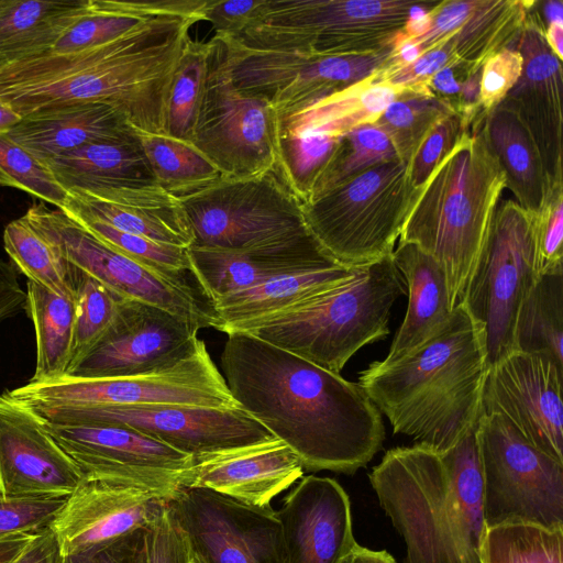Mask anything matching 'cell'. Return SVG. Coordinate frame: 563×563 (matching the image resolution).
Returning a JSON list of instances; mask_svg holds the SVG:
<instances>
[{"mask_svg":"<svg viewBox=\"0 0 563 563\" xmlns=\"http://www.w3.org/2000/svg\"><path fill=\"white\" fill-rule=\"evenodd\" d=\"M198 331L161 307L122 298L106 335L66 376L121 377L166 367L195 351Z\"/></svg>","mask_w":563,"mask_h":563,"instance_id":"cell-19","label":"cell"},{"mask_svg":"<svg viewBox=\"0 0 563 563\" xmlns=\"http://www.w3.org/2000/svg\"><path fill=\"white\" fill-rule=\"evenodd\" d=\"M369 482L402 537L405 563H481L485 531L476 427L450 450H388Z\"/></svg>","mask_w":563,"mask_h":563,"instance_id":"cell-4","label":"cell"},{"mask_svg":"<svg viewBox=\"0 0 563 563\" xmlns=\"http://www.w3.org/2000/svg\"><path fill=\"white\" fill-rule=\"evenodd\" d=\"M532 4L528 0H478L463 24L444 38L456 63L482 68L495 53L515 47Z\"/></svg>","mask_w":563,"mask_h":563,"instance_id":"cell-35","label":"cell"},{"mask_svg":"<svg viewBox=\"0 0 563 563\" xmlns=\"http://www.w3.org/2000/svg\"><path fill=\"white\" fill-rule=\"evenodd\" d=\"M222 62L241 90L265 98L277 117L299 110L372 75L393 48L372 55L321 56L249 47L214 34Z\"/></svg>","mask_w":563,"mask_h":563,"instance_id":"cell-14","label":"cell"},{"mask_svg":"<svg viewBox=\"0 0 563 563\" xmlns=\"http://www.w3.org/2000/svg\"><path fill=\"white\" fill-rule=\"evenodd\" d=\"M344 563H396L385 550H371L357 544Z\"/></svg>","mask_w":563,"mask_h":563,"instance_id":"cell-57","label":"cell"},{"mask_svg":"<svg viewBox=\"0 0 563 563\" xmlns=\"http://www.w3.org/2000/svg\"><path fill=\"white\" fill-rule=\"evenodd\" d=\"M189 563H201L200 560L192 553Z\"/></svg>","mask_w":563,"mask_h":563,"instance_id":"cell-61","label":"cell"},{"mask_svg":"<svg viewBox=\"0 0 563 563\" xmlns=\"http://www.w3.org/2000/svg\"><path fill=\"white\" fill-rule=\"evenodd\" d=\"M90 8V0H0V58L49 52Z\"/></svg>","mask_w":563,"mask_h":563,"instance_id":"cell-33","label":"cell"},{"mask_svg":"<svg viewBox=\"0 0 563 563\" xmlns=\"http://www.w3.org/2000/svg\"><path fill=\"white\" fill-rule=\"evenodd\" d=\"M44 163L66 191L157 185L135 131L131 136L90 143Z\"/></svg>","mask_w":563,"mask_h":563,"instance_id":"cell-31","label":"cell"},{"mask_svg":"<svg viewBox=\"0 0 563 563\" xmlns=\"http://www.w3.org/2000/svg\"><path fill=\"white\" fill-rule=\"evenodd\" d=\"M487 371L482 330L460 302L428 340L371 363L357 384L394 433L443 453L477 426Z\"/></svg>","mask_w":563,"mask_h":563,"instance_id":"cell-3","label":"cell"},{"mask_svg":"<svg viewBox=\"0 0 563 563\" xmlns=\"http://www.w3.org/2000/svg\"><path fill=\"white\" fill-rule=\"evenodd\" d=\"M74 277L76 291L75 333L67 374L77 367L106 335L117 317L122 299L76 267Z\"/></svg>","mask_w":563,"mask_h":563,"instance_id":"cell-44","label":"cell"},{"mask_svg":"<svg viewBox=\"0 0 563 563\" xmlns=\"http://www.w3.org/2000/svg\"><path fill=\"white\" fill-rule=\"evenodd\" d=\"M62 553L51 528L34 534L24 549L9 563H60Z\"/></svg>","mask_w":563,"mask_h":563,"instance_id":"cell-56","label":"cell"},{"mask_svg":"<svg viewBox=\"0 0 563 563\" xmlns=\"http://www.w3.org/2000/svg\"><path fill=\"white\" fill-rule=\"evenodd\" d=\"M547 44L554 55L562 62L563 58V21L553 20L543 26Z\"/></svg>","mask_w":563,"mask_h":563,"instance_id":"cell-58","label":"cell"},{"mask_svg":"<svg viewBox=\"0 0 563 563\" xmlns=\"http://www.w3.org/2000/svg\"><path fill=\"white\" fill-rule=\"evenodd\" d=\"M177 198L194 234L191 246L246 251L309 231L300 201L275 170L221 177Z\"/></svg>","mask_w":563,"mask_h":563,"instance_id":"cell-12","label":"cell"},{"mask_svg":"<svg viewBox=\"0 0 563 563\" xmlns=\"http://www.w3.org/2000/svg\"><path fill=\"white\" fill-rule=\"evenodd\" d=\"M60 210L153 241L190 247L194 234L177 197L158 185L96 191L70 190Z\"/></svg>","mask_w":563,"mask_h":563,"instance_id":"cell-27","label":"cell"},{"mask_svg":"<svg viewBox=\"0 0 563 563\" xmlns=\"http://www.w3.org/2000/svg\"><path fill=\"white\" fill-rule=\"evenodd\" d=\"M481 563H563V528L529 523L485 528Z\"/></svg>","mask_w":563,"mask_h":563,"instance_id":"cell-43","label":"cell"},{"mask_svg":"<svg viewBox=\"0 0 563 563\" xmlns=\"http://www.w3.org/2000/svg\"><path fill=\"white\" fill-rule=\"evenodd\" d=\"M563 367L514 351L488 367L482 415L507 418L534 446L563 463Z\"/></svg>","mask_w":563,"mask_h":563,"instance_id":"cell-20","label":"cell"},{"mask_svg":"<svg viewBox=\"0 0 563 563\" xmlns=\"http://www.w3.org/2000/svg\"><path fill=\"white\" fill-rule=\"evenodd\" d=\"M505 188V173L483 121H475L409 209L398 241L416 244L442 267L452 308L465 295Z\"/></svg>","mask_w":563,"mask_h":563,"instance_id":"cell-5","label":"cell"},{"mask_svg":"<svg viewBox=\"0 0 563 563\" xmlns=\"http://www.w3.org/2000/svg\"><path fill=\"white\" fill-rule=\"evenodd\" d=\"M514 346L563 367V273L540 275L531 287L517 312Z\"/></svg>","mask_w":563,"mask_h":563,"instance_id":"cell-37","label":"cell"},{"mask_svg":"<svg viewBox=\"0 0 563 563\" xmlns=\"http://www.w3.org/2000/svg\"><path fill=\"white\" fill-rule=\"evenodd\" d=\"M523 58L521 76L504 99L538 146L551 189L563 186L562 66L545 42L533 1L515 45Z\"/></svg>","mask_w":563,"mask_h":563,"instance_id":"cell-22","label":"cell"},{"mask_svg":"<svg viewBox=\"0 0 563 563\" xmlns=\"http://www.w3.org/2000/svg\"><path fill=\"white\" fill-rule=\"evenodd\" d=\"M26 311V291L22 288L15 267L0 258V322Z\"/></svg>","mask_w":563,"mask_h":563,"instance_id":"cell-55","label":"cell"},{"mask_svg":"<svg viewBox=\"0 0 563 563\" xmlns=\"http://www.w3.org/2000/svg\"><path fill=\"white\" fill-rule=\"evenodd\" d=\"M21 119L22 117L11 107L0 101V133H8L21 121Z\"/></svg>","mask_w":563,"mask_h":563,"instance_id":"cell-60","label":"cell"},{"mask_svg":"<svg viewBox=\"0 0 563 563\" xmlns=\"http://www.w3.org/2000/svg\"><path fill=\"white\" fill-rule=\"evenodd\" d=\"M124 114L103 103H71L30 113L5 133L42 162L84 145L131 136Z\"/></svg>","mask_w":563,"mask_h":563,"instance_id":"cell-28","label":"cell"},{"mask_svg":"<svg viewBox=\"0 0 563 563\" xmlns=\"http://www.w3.org/2000/svg\"><path fill=\"white\" fill-rule=\"evenodd\" d=\"M135 135L157 185L173 196L188 195L221 178L218 168L190 142L136 129Z\"/></svg>","mask_w":563,"mask_h":563,"instance_id":"cell-38","label":"cell"},{"mask_svg":"<svg viewBox=\"0 0 563 563\" xmlns=\"http://www.w3.org/2000/svg\"><path fill=\"white\" fill-rule=\"evenodd\" d=\"M277 121L275 109L265 98L233 84L216 43L189 142L218 168L221 177H253L276 172Z\"/></svg>","mask_w":563,"mask_h":563,"instance_id":"cell-15","label":"cell"},{"mask_svg":"<svg viewBox=\"0 0 563 563\" xmlns=\"http://www.w3.org/2000/svg\"><path fill=\"white\" fill-rule=\"evenodd\" d=\"M67 497H12L0 494V541L49 528Z\"/></svg>","mask_w":563,"mask_h":563,"instance_id":"cell-49","label":"cell"},{"mask_svg":"<svg viewBox=\"0 0 563 563\" xmlns=\"http://www.w3.org/2000/svg\"><path fill=\"white\" fill-rule=\"evenodd\" d=\"M30 411L54 422L128 426L194 460L276 439L240 406L135 405Z\"/></svg>","mask_w":563,"mask_h":563,"instance_id":"cell-17","label":"cell"},{"mask_svg":"<svg viewBox=\"0 0 563 563\" xmlns=\"http://www.w3.org/2000/svg\"><path fill=\"white\" fill-rule=\"evenodd\" d=\"M216 43L190 38L174 71L165 118V134L190 141L202 103Z\"/></svg>","mask_w":563,"mask_h":563,"instance_id":"cell-41","label":"cell"},{"mask_svg":"<svg viewBox=\"0 0 563 563\" xmlns=\"http://www.w3.org/2000/svg\"><path fill=\"white\" fill-rule=\"evenodd\" d=\"M404 286L389 254L354 266L346 278L318 295L233 332L249 333L340 374L360 349L389 333L390 310Z\"/></svg>","mask_w":563,"mask_h":563,"instance_id":"cell-6","label":"cell"},{"mask_svg":"<svg viewBox=\"0 0 563 563\" xmlns=\"http://www.w3.org/2000/svg\"><path fill=\"white\" fill-rule=\"evenodd\" d=\"M32 536H21L0 541V563L11 562L27 544Z\"/></svg>","mask_w":563,"mask_h":563,"instance_id":"cell-59","label":"cell"},{"mask_svg":"<svg viewBox=\"0 0 563 563\" xmlns=\"http://www.w3.org/2000/svg\"><path fill=\"white\" fill-rule=\"evenodd\" d=\"M465 131L468 130L463 126L456 113L450 114L434 126L406 164L408 184L416 192L424 186L433 170Z\"/></svg>","mask_w":563,"mask_h":563,"instance_id":"cell-50","label":"cell"},{"mask_svg":"<svg viewBox=\"0 0 563 563\" xmlns=\"http://www.w3.org/2000/svg\"><path fill=\"white\" fill-rule=\"evenodd\" d=\"M538 278L537 213L498 203L461 301L482 330L488 367L515 351L517 312Z\"/></svg>","mask_w":563,"mask_h":563,"instance_id":"cell-11","label":"cell"},{"mask_svg":"<svg viewBox=\"0 0 563 563\" xmlns=\"http://www.w3.org/2000/svg\"><path fill=\"white\" fill-rule=\"evenodd\" d=\"M192 551L176 522L168 500L141 529L132 563H189Z\"/></svg>","mask_w":563,"mask_h":563,"instance_id":"cell-48","label":"cell"},{"mask_svg":"<svg viewBox=\"0 0 563 563\" xmlns=\"http://www.w3.org/2000/svg\"><path fill=\"white\" fill-rule=\"evenodd\" d=\"M376 70L341 91L278 117L277 137L343 136L374 123L393 101L417 88L385 82Z\"/></svg>","mask_w":563,"mask_h":563,"instance_id":"cell-29","label":"cell"},{"mask_svg":"<svg viewBox=\"0 0 563 563\" xmlns=\"http://www.w3.org/2000/svg\"><path fill=\"white\" fill-rule=\"evenodd\" d=\"M3 394L29 410L135 405L239 407L202 340L192 353L156 371L104 378L64 376L29 382Z\"/></svg>","mask_w":563,"mask_h":563,"instance_id":"cell-10","label":"cell"},{"mask_svg":"<svg viewBox=\"0 0 563 563\" xmlns=\"http://www.w3.org/2000/svg\"><path fill=\"white\" fill-rule=\"evenodd\" d=\"M220 361L238 405L305 470L352 475L382 448V413L358 384L245 332L228 334Z\"/></svg>","mask_w":563,"mask_h":563,"instance_id":"cell-1","label":"cell"},{"mask_svg":"<svg viewBox=\"0 0 563 563\" xmlns=\"http://www.w3.org/2000/svg\"><path fill=\"white\" fill-rule=\"evenodd\" d=\"M3 246L11 264L46 290L71 300L76 298L75 267L63 260L24 216L9 222Z\"/></svg>","mask_w":563,"mask_h":563,"instance_id":"cell-40","label":"cell"},{"mask_svg":"<svg viewBox=\"0 0 563 563\" xmlns=\"http://www.w3.org/2000/svg\"><path fill=\"white\" fill-rule=\"evenodd\" d=\"M485 527L563 528V463L545 454L504 416L476 426Z\"/></svg>","mask_w":563,"mask_h":563,"instance_id":"cell-9","label":"cell"},{"mask_svg":"<svg viewBox=\"0 0 563 563\" xmlns=\"http://www.w3.org/2000/svg\"><path fill=\"white\" fill-rule=\"evenodd\" d=\"M439 2L264 0L243 32L232 37L261 49L321 56L372 55L394 48L397 35L411 18Z\"/></svg>","mask_w":563,"mask_h":563,"instance_id":"cell-7","label":"cell"},{"mask_svg":"<svg viewBox=\"0 0 563 563\" xmlns=\"http://www.w3.org/2000/svg\"><path fill=\"white\" fill-rule=\"evenodd\" d=\"M523 58L516 47L488 57L481 69L479 101L484 115L495 109L521 76Z\"/></svg>","mask_w":563,"mask_h":563,"instance_id":"cell-52","label":"cell"},{"mask_svg":"<svg viewBox=\"0 0 563 563\" xmlns=\"http://www.w3.org/2000/svg\"><path fill=\"white\" fill-rule=\"evenodd\" d=\"M452 113L427 86L417 87L393 101L374 124L388 137L397 158L407 164L434 126Z\"/></svg>","mask_w":563,"mask_h":563,"instance_id":"cell-42","label":"cell"},{"mask_svg":"<svg viewBox=\"0 0 563 563\" xmlns=\"http://www.w3.org/2000/svg\"><path fill=\"white\" fill-rule=\"evenodd\" d=\"M26 311L36 336V364L29 382L64 377L69 368L75 333V300L57 296L27 282Z\"/></svg>","mask_w":563,"mask_h":563,"instance_id":"cell-36","label":"cell"},{"mask_svg":"<svg viewBox=\"0 0 563 563\" xmlns=\"http://www.w3.org/2000/svg\"><path fill=\"white\" fill-rule=\"evenodd\" d=\"M394 159L398 158L393 145L379 128L374 123L355 128L340 136L334 157L311 200L376 165Z\"/></svg>","mask_w":563,"mask_h":563,"instance_id":"cell-45","label":"cell"},{"mask_svg":"<svg viewBox=\"0 0 563 563\" xmlns=\"http://www.w3.org/2000/svg\"><path fill=\"white\" fill-rule=\"evenodd\" d=\"M36 418L78 466L84 479L132 485L170 500L183 488L194 462L191 456L128 426Z\"/></svg>","mask_w":563,"mask_h":563,"instance_id":"cell-16","label":"cell"},{"mask_svg":"<svg viewBox=\"0 0 563 563\" xmlns=\"http://www.w3.org/2000/svg\"><path fill=\"white\" fill-rule=\"evenodd\" d=\"M563 186L551 190L537 212V265L540 275L563 273Z\"/></svg>","mask_w":563,"mask_h":563,"instance_id":"cell-51","label":"cell"},{"mask_svg":"<svg viewBox=\"0 0 563 563\" xmlns=\"http://www.w3.org/2000/svg\"><path fill=\"white\" fill-rule=\"evenodd\" d=\"M483 131L514 200L527 211L539 212L553 189L538 146L515 110L503 100L485 115Z\"/></svg>","mask_w":563,"mask_h":563,"instance_id":"cell-32","label":"cell"},{"mask_svg":"<svg viewBox=\"0 0 563 563\" xmlns=\"http://www.w3.org/2000/svg\"><path fill=\"white\" fill-rule=\"evenodd\" d=\"M141 529L102 549L77 555H62L60 563H132Z\"/></svg>","mask_w":563,"mask_h":563,"instance_id":"cell-54","label":"cell"},{"mask_svg":"<svg viewBox=\"0 0 563 563\" xmlns=\"http://www.w3.org/2000/svg\"><path fill=\"white\" fill-rule=\"evenodd\" d=\"M353 267L328 268L277 276L212 302L227 334L240 327L287 310L346 278Z\"/></svg>","mask_w":563,"mask_h":563,"instance_id":"cell-34","label":"cell"},{"mask_svg":"<svg viewBox=\"0 0 563 563\" xmlns=\"http://www.w3.org/2000/svg\"><path fill=\"white\" fill-rule=\"evenodd\" d=\"M168 506L201 563H285L282 527L272 506H246L187 487Z\"/></svg>","mask_w":563,"mask_h":563,"instance_id":"cell-18","label":"cell"},{"mask_svg":"<svg viewBox=\"0 0 563 563\" xmlns=\"http://www.w3.org/2000/svg\"><path fill=\"white\" fill-rule=\"evenodd\" d=\"M166 501L141 487L84 479L66 498L49 528L62 555L84 554L143 528Z\"/></svg>","mask_w":563,"mask_h":563,"instance_id":"cell-21","label":"cell"},{"mask_svg":"<svg viewBox=\"0 0 563 563\" xmlns=\"http://www.w3.org/2000/svg\"><path fill=\"white\" fill-rule=\"evenodd\" d=\"M299 456L277 438L196 459L183 487L203 488L252 507H267L303 476Z\"/></svg>","mask_w":563,"mask_h":563,"instance_id":"cell-26","label":"cell"},{"mask_svg":"<svg viewBox=\"0 0 563 563\" xmlns=\"http://www.w3.org/2000/svg\"><path fill=\"white\" fill-rule=\"evenodd\" d=\"M23 216L63 260L119 297L161 307L199 330H219L220 319L197 282L174 279L147 268L44 202H34Z\"/></svg>","mask_w":563,"mask_h":563,"instance_id":"cell-13","label":"cell"},{"mask_svg":"<svg viewBox=\"0 0 563 563\" xmlns=\"http://www.w3.org/2000/svg\"><path fill=\"white\" fill-rule=\"evenodd\" d=\"M0 186L20 189L57 209L67 199V191L45 163L3 133H0Z\"/></svg>","mask_w":563,"mask_h":563,"instance_id":"cell-47","label":"cell"},{"mask_svg":"<svg viewBox=\"0 0 563 563\" xmlns=\"http://www.w3.org/2000/svg\"><path fill=\"white\" fill-rule=\"evenodd\" d=\"M264 0H208L203 21L211 23L214 34L236 36L243 32Z\"/></svg>","mask_w":563,"mask_h":563,"instance_id":"cell-53","label":"cell"},{"mask_svg":"<svg viewBox=\"0 0 563 563\" xmlns=\"http://www.w3.org/2000/svg\"><path fill=\"white\" fill-rule=\"evenodd\" d=\"M84 481L74 461L26 408L0 395V494L68 497Z\"/></svg>","mask_w":563,"mask_h":563,"instance_id":"cell-23","label":"cell"},{"mask_svg":"<svg viewBox=\"0 0 563 563\" xmlns=\"http://www.w3.org/2000/svg\"><path fill=\"white\" fill-rule=\"evenodd\" d=\"M391 255L408 289V308L384 362L395 361L428 340L453 310L445 274L432 256L413 243L399 241Z\"/></svg>","mask_w":563,"mask_h":563,"instance_id":"cell-30","label":"cell"},{"mask_svg":"<svg viewBox=\"0 0 563 563\" xmlns=\"http://www.w3.org/2000/svg\"><path fill=\"white\" fill-rule=\"evenodd\" d=\"M399 159L376 165L301 205L307 228L339 264L357 266L393 253L419 192Z\"/></svg>","mask_w":563,"mask_h":563,"instance_id":"cell-8","label":"cell"},{"mask_svg":"<svg viewBox=\"0 0 563 563\" xmlns=\"http://www.w3.org/2000/svg\"><path fill=\"white\" fill-rule=\"evenodd\" d=\"M188 256L191 273L211 302L277 276L341 265L310 231L246 251L190 246Z\"/></svg>","mask_w":563,"mask_h":563,"instance_id":"cell-25","label":"cell"},{"mask_svg":"<svg viewBox=\"0 0 563 563\" xmlns=\"http://www.w3.org/2000/svg\"><path fill=\"white\" fill-rule=\"evenodd\" d=\"M5 65V62L0 58V68Z\"/></svg>","mask_w":563,"mask_h":563,"instance_id":"cell-62","label":"cell"},{"mask_svg":"<svg viewBox=\"0 0 563 563\" xmlns=\"http://www.w3.org/2000/svg\"><path fill=\"white\" fill-rule=\"evenodd\" d=\"M184 1L90 0L89 11L51 51L74 52L109 42L153 16L179 8Z\"/></svg>","mask_w":563,"mask_h":563,"instance_id":"cell-39","label":"cell"},{"mask_svg":"<svg viewBox=\"0 0 563 563\" xmlns=\"http://www.w3.org/2000/svg\"><path fill=\"white\" fill-rule=\"evenodd\" d=\"M207 3L185 0L109 42L8 63L0 68V101L22 118L56 106L103 103L136 130L165 133L173 75Z\"/></svg>","mask_w":563,"mask_h":563,"instance_id":"cell-2","label":"cell"},{"mask_svg":"<svg viewBox=\"0 0 563 563\" xmlns=\"http://www.w3.org/2000/svg\"><path fill=\"white\" fill-rule=\"evenodd\" d=\"M276 515L285 563H344L357 545L350 498L331 477L302 476Z\"/></svg>","mask_w":563,"mask_h":563,"instance_id":"cell-24","label":"cell"},{"mask_svg":"<svg viewBox=\"0 0 563 563\" xmlns=\"http://www.w3.org/2000/svg\"><path fill=\"white\" fill-rule=\"evenodd\" d=\"M108 246L137 263L174 279L195 277L190 269L188 249L164 244L151 239L117 230L106 223L79 219L74 220Z\"/></svg>","mask_w":563,"mask_h":563,"instance_id":"cell-46","label":"cell"}]
</instances>
